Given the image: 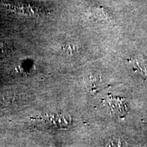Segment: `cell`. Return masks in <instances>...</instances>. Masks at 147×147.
<instances>
[{
    "label": "cell",
    "instance_id": "2",
    "mask_svg": "<svg viewBox=\"0 0 147 147\" xmlns=\"http://www.w3.org/2000/svg\"><path fill=\"white\" fill-rule=\"evenodd\" d=\"M7 53V47L5 43L0 42V58L3 57Z\"/></svg>",
    "mask_w": 147,
    "mask_h": 147
},
{
    "label": "cell",
    "instance_id": "1",
    "mask_svg": "<svg viewBox=\"0 0 147 147\" xmlns=\"http://www.w3.org/2000/svg\"><path fill=\"white\" fill-rule=\"evenodd\" d=\"M110 107L111 108L112 113L116 115H121L126 111V106L122 100H115L112 99L109 101Z\"/></svg>",
    "mask_w": 147,
    "mask_h": 147
}]
</instances>
